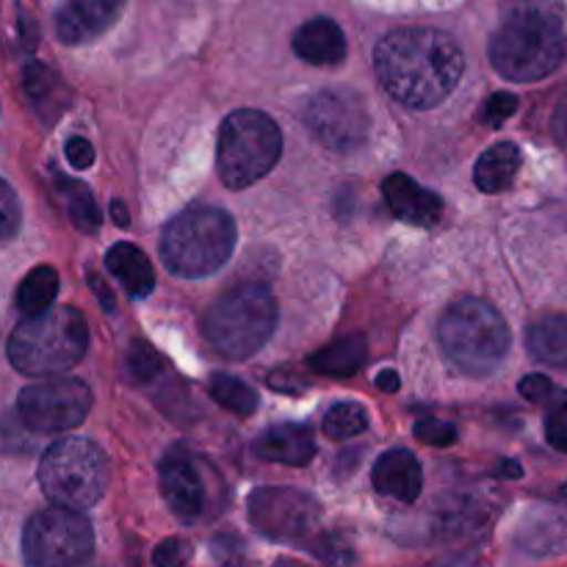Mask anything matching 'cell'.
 I'll return each instance as SVG.
<instances>
[{
  "label": "cell",
  "instance_id": "obj_1",
  "mask_svg": "<svg viewBox=\"0 0 567 567\" xmlns=\"http://www.w3.org/2000/svg\"><path fill=\"white\" fill-rule=\"evenodd\" d=\"M374 70L396 103L426 111L457 89L465 55L460 44L437 28H396L377 44Z\"/></svg>",
  "mask_w": 567,
  "mask_h": 567
},
{
  "label": "cell",
  "instance_id": "obj_2",
  "mask_svg": "<svg viewBox=\"0 0 567 567\" xmlns=\"http://www.w3.org/2000/svg\"><path fill=\"white\" fill-rule=\"evenodd\" d=\"M491 37V64L507 81L535 83L559 70L567 53L563 0H502Z\"/></svg>",
  "mask_w": 567,
  "mask_h": 567
},
{
  "label": "cell",
  "instance_id": "obj_3",
  "mask_svg": "<svg viewBox=\"0 0 567 567\" xmlns=\"http://www.w3.org/2000/svg\"><path fill=\"white\" fill-rule=\"evenodd\" d=\"M89 327L75 308H53L25 316L9 338L11 365L25 377H55L86 354Z\"/></svg>",
  "mask_w": 567,
  "mask_h": 567
},
{
  "label": "cell",
  "instance_id": "obj_4",
  "mask_svg": "<svg viewBox=\"0 0 567 567\" xmlns=\"http://www.w3.org/2000/svg\"><path fill=\"white\" fill-rule=\"evenodd\" d=\"M437 341L460 371L485 377L504 363L513 332L493 305L482 299H457L437 321Z\"/></svg>",
  "mask_w": 567,
  "mask_h": 567
},
{
  "label": "cell",
  "instance_id": "obj_5",
  "mask_svg": "<svg viewBox=\"0 0 567 567\" xmlns=\"http://www.w3.org/2000/svg\"><path fill=\"white\" fill-rule=\"evenodd\" d=\"M236 249V221L210 205L177 214L161 233V258L177 277H208L230 260Z\"/></svg>",
  "mask_w": 567,
  "mask_h": 567
},
{
  "label": "cell",
  "instance_id": "obj_6",
  "mask_svg": "<svg viewBox=\"0 0 567 567\" xmlns=\"http://www.w3.org/2000/svg\"><path fill=\"white\" fill-rule=\"evenodd\" d=\"M205 338L227 360H247L277 330V302L260 282H244L221 293L205 313Z\"/></svg>",
  "mask_w": 567,
  "mask_h": 567
},
{
  "label": "cell",
  "instance_id": "obj_7",
  "mask_svg": "<svg viewBox=\"0 0 567 567\" xmlns=\"http://www.w3.org/2000/svg\"><path fill=\"white\" fill-rule=\"evenodd\" d=\"M282 155V133L269 114L233 111L219 127L216 166L227 188H247L269 175Z\"/></svg>",
  "mask_w": 567,
  "mask_h": 567
},
{
  "label": "cell",
  "instance_id": "obj_8",
  "mask_svg": "<svg viewBox=\"0 0 567 567\" xmlns=\"http://www.w3.org/2000/svg\"><path fill=\"white\" fill-rule=\"evenodd\" d=\"M105 482H109L105 454L83 437H61L42 454L39 463V485L55 507L78 509V513L94 507L105 493Z\"/></svg>",
  "mask_w": 567,
  "mask_h": 567
},
{
  "label": "cell",
  "instance_id": "obj_9",
  "mask_svg": "<svg viewBox=\"0 0 567 567\" xmlns=\"http://www.w3.org/2000/svg\"><path fill=\"white\" fill-rule=\"evenodd\" d=\"M92 524L78 509H44L33 515L22 532V557L33 567L83 565L92 559Z\"/></svg>",
  "mask_w": 567,
  "mask_h": 567
},
{
  "label": "cell",
  "instance_id": "obj_10",
  "mask_svg": "<svg viewBox=\"0 0 567 567\" xmlns=\"http://www.w3.org/2000/svg\"><path fill=\"white\" fill-rule=\"evenodd\" d=\"M305 125L324 147L352 153L369 142L371 116L363 97L352 89H324L308 100Z\"/></svg>",
  "mask_w": 567,
  "mask_h": 567
},
{
  "label": "cell",
  "instance_id": "obj_11",
  "mask_svg": "<svg viewBox=\"0 0 567 567\" xmlns=\"http://www.w3.org/2000/svg\"><path fill=\"white\" fill-rule=\"evenodd\" d=\"M17 410L28 430L59 435L83 424L92 410V391L81 380L37 382L20 393Z\"/></svg>",
  "mask_w": 567,
  "mask_h": 567
},
{
  "label": "cell",
  "instance_id": "obj_12",
  "mask_svg": "<svg viewBox=\"0 0 567 567\" xmlns=\"http://www.w3.org/2000/svg\"><path fill=\"white\" fill-rule=\"evenodd\" d=\"M249 520L271 540H305L319 520V504L291 487H260L249 496Z\"/></svg>",
  "mask_w": 567,
  "mask_h": 567
},
{
  "label": "cell",
  "instance_id": "obj_13",
  "mask_svg": "<svg viewBox=\"0 0 567 567\" xmlns=\"http://www.w3.org/2000/svg\"><path fill=\"white\" fill-rule=\"evenodd\" d=\"M161 493L172 513L183 520H197L210 507L208 476L199 460L172 452L161 463Z\"/></svg>",
  "mask_w": 567,
  "mask_h": 567
},
{
  "label": "cell",
  "instance_id": "obj_14",
  "mask_svg": "<svg viewBox=\"0 0 567 567\" xmlns=\"http://www.w3.org/2000/svg\"><path fill=\"white\" fill-rule=\"evenodd\" d=\"M125 3L127 0H64L55 11V33L70 48L94 42L120 20Z\"/></svg>",
  "mask_w": 567,
  "mask_h": 567
},
{
  "label": "cell",
  "instance_id": "obj_15",
  "mask_svg": "<svg viewBox=\"0 0 567 567\" xmlns=\"http://www.w3.org/2000/svg\"><path fill=\"white\" fill-rule=\"evenodd\" d=\"M382 197L399 221H408L413 227H435L443 216V199L402 172L385 177Z\"/></svg>",
  "mask_w": 567,
  "mask_h": 567
},
{
  "label": "cell",
  "instance_id": "obj_16",
  "mask_svg": "<svg viewBox=\"0 0 567 567\" xmlns=\"http://www.w3.org/2000/svg\"><path fill=\"white\" fill-rule=\"evenodd\" d=\"M371 485L380 496L396 498L402 504H413L424 487V471H421L419 457L408 449H393L385 452L374 463L371 471Z\"/></svg>",
  "mask_w": 567,
  "mask_h": 567
},
{
  "label": "cell",
  "instance_id": "obj_17",
  "mask_svg": "<svg viewBox=\"0 0 567 567\" xmlns=\"http://www.w3.org/2000/svg\"><path fill=\"white\" fill-rule=\"evenodd\" d=\"M347 37L330 17H313L293 33V53L313 66H338L347 59Z\"/></svg>",
  "mask_w": 567,
  "mask_h": 567
},
{
  "label": "cell",
  "instance_id": "obj_18",
  "mask_svg": "<svg viewBox=\"0 0 567 567\" xmlns=\"http://www.w3.org/2000/svg\"><path fill=\"white\" fill-rule=\"evenodd\" d=\"M255 452L269 463L299 468V465H308L316 454L313 432L302 424H277L258 437Z\"/></svg>",
  "mask_w": 567,
  "mask_h": 567
},
{
  "label": "cell",
  "instance_id": "obj_19",
  "mask_svg": "<svg viewBox=\"0 0 567 567\" xmlns=\"http://www.w3.org/2000/svg\"><path fill=\"white\" fill-rule=\"evenodd\" d=\"M105 266L111 275L122 282L133 299H144L153 293L155 288V271L147 255L136 247V244L120 241L105 252Z\"/></svg>",
  "mask_w": 567,
  "mask_h": 567
},
{
  "label": "cell",
  "instance_id": "obj_20",
  "mask_svg": "<svg viewBox=\"0 0 567 567\" xmlns=\"http://www.w3.org/2000/svg\"><path fill=\"white\" fill-rule=\"evenodd\" d=\"M520 164H524V155L515 142H498L491 150L480 155L474 169V183L480 186V192L485 194H502L518 177Z\"/></svg>",
  "mask_w": 567,
  "mask_h": 567
},
{
  "label": "cell",
  "instance_id": "obj_21",
  "mask_svg": "<svg viewBox=\"0 0 567 567\" xmlns=\"http://www.w3.org/2000/svg\"><path fill=\"white\" fill-rule=\"evenodd\" d=\"M526 347L537 363L567 369V313H546L532 321Z\"/></svg>",
  "mask_w": 567,
  "mask_h": 567
},
{
  "label": "cell",
  "instance_id": "obj_22",
  "mask_svg": "<svg viewBox=\"0 0 567 567\" xmlns=\"http://www.w3.org/2000/svg\"><path fill=\"white\" fill-rule=\"evenodd\" d=\"M365 354H369V349H365L363 338L349 336V338H341V341L330 343V347H324L321 352L310 354L308 365L327 377H352L363 369Z\"/></svg>",
  "mask_w": 567,
  "mask_h": 567
},
{
  "label": "cell",
  "instance_id": "obj_23",
  "mask_svg": "<svg viewBox=\"0 0 567 567\" xmlns=\"http://www.w3.org/2000/svg\"><path fill=\"white\" fill-rule=\"evenodd\" d=\"M25 92L31 103L44 114V120H55L66 109V89L55 72L42 64L25 66Z\"/></svg>",
  "mask_w": 567,
  "mask_h": 567
},
{
  "label": "cell",
  "instance_id": "obj_24",
  "mask_svg": "<svg viewBox=\"0 0 567 567\" xmlns=\"http://www.w3.org/2000/svg\"><path fill=\"white\" fill-rule=\"evenodd\" d=\"M55 186H59V194L64 197L72 225L81 233H86V236H94L100 225H103V214H100V205L94 203L92 192L83 183L64 175H55Z\"/></svg>",
  "mask_w": 567,
  "mask_h": 567
},
{
  "label": "cell",
  "instance_id": "obj_25",
  "mask_svg": "<svg viewBox=\"0 0 567 567\" xmlns=\"http://www.w3.org/2000/svg\"><path fill=\"white\" fill-rule=\"evenodd\" d=\"M59 297V275L53 266H37L25 275L17 288V310L22 316H33L48 310Z\"/></svg>",
  "mask_w": 567,
  "mask_h": 567
},
{
  "label": "cell",
  "instance_id": "obj_26",
  "mask_svg": "<svg viewBox=\"0 0 567 567\" xmlns=\"http://www.w3.org/2000/svg\"><path fill=\"white\" fill-rule=\"evenodd\" d=\"M208 393L219 408L230 410L236 415H252L258 410V393L247 385V382L236 380L230 374L210 377Z\"/></svg>",
  "mask_w": 567,
  "mask_h": 567
},
{
  "label": "cell",
  "instance_id": "obj_27",
  "mask_svg": "<svg viewBox=\"0 0 567 567\" xmlns=\"http://www.w3.org/2000/svg\"><path fill=\"white\" fill-rule=\"evenodd\" d=\"M365 426H369V415L354 402L332 404L324 415V432L332 441H352L360 432H365Z\"/></svg>",
  "mask_w": 567,
  "mask_h": 567
},
{
  "label": "cell",
  "instance_id": "obj_28",
  "mask_svg": "<svg viewBox=\"0 0 567 567\" xmlns=\"http://www.w3.org/2000/svg\"><path fill=\"white\" fill-rule=\"evenodd\" d=\"M520 396L529 399L532 404H540V408L546 410H554V408H563L567 404V391L565 388H559L557 382L548 380L546 374H529L520 380L518 385Z\"/></svg>",
  "mask_w": 567,
  "mask_h": 567
},
{
  "label": "cell",
  "instance_id": "obj_29",
  "mask_svg": "<svg viewBox=\"0 0 567 567\" xmlns=\"http://www.w3.org/2000/svg\"><path fill=\"white\" fill-rule=\"evenodd\" d=\"M20 225H22L20 199H17L14 188L0 177V244L11 241V238L20 233Z\"/></svg>",
  "mask_w": 567,
  "mask_h": 567
},
{
  "label": "cell",
  "instance_id": "obj_30",
  "mask_svg": "<svg viewBox=\"0 0 567 567\" xmlns=\"http://www.w3.org/2000/svg\"><path fill=\"white\" fill-rule=\"evenodd\" d=\"M161 371V358L144 343H133L127 354V374L133 382H150Z\"/></svg>",
  "mask_w": 567,
  "mask_h": 567
},
{
  "label": "cell",
  "instance_id": "obj_31",
  "mask_svg": "<svg viewBox=\"0 0 567 567\" xmlns=\"http://www.w3.org/2000/svg\"><path fill=\"white\" fill-rule=\"evenodd\" d=\"M415 437L426 446H452L457 441V426L449 424V421L424 419L415 424Z\"/></svg>",
  "mask_w": 567,
  "mask_h": 567
},
{
  "label": "cell",
  "instance_id": "obj_32",
  "mask_svg": "<svg viewBox=\"0 0 567 567\" xmlns=\"http://www.w3.org/2000/svg\"><path fill=\"white\" fill-rule=\"evenodd\" d=\"M515 111H518V97H515V94H509V92H498V94H493L491 100H487L485 122H487V125L498 127V125H504V122H507L509 116L515 114Z\"/></svg>",
  "mask_w": 567,
  "mask_h": 567
},
{
  "label": "cell",
  "instance_id": "obj_33",
  "mask_svg": "<svg viewBox=\"0 0 567 567\" xmlns=\"http://www.w3.org/2000/svg\"><path fill=\"white\" fill-rule=\"evenodd\" d=\"M546 441L557 452H567V404L548 410L546 415Z\"/></svg>",
  "mask_w": 567,
  "mask_h": 567
},
{
  "label": "cell",
  "instance_id": "obj_34",
  "mask_svg": "<svg viewBox=\"0 0 567 567\" xmlns=\"http://www.w3.org/2000/svg\"><path fill=\"white\" fill-rule=\"evenodd\" d=\"M66 161H70L72 169H89L94 164V147L81 136H72L64 147Z\"/></svg>",
  "mask_w": 567,
  "mask_h": 567
},
{
  "label": "cell",
  "instance_id": "obj_35",
  "mask_svg": "<svg viewBox=\"0 0 567 567\" xmlns=\"http://www.w3.org/2000/svg\"><path fill=\"white\" fill-rule=\"evenodd\" d=\"M186 546L181 540H164L153 554V563L161 567H172V565H183L186 563Z\"/></svg>",
  "mask_w": 567,
  "mask_h": 567
},
{
  "label": "cell",
  "instance_id": "obj_36",
  "mask_svg": "<svg viewBox=\"0 0 567 567\" xmlns=\"http://www.w3.org/2000/svg\"><path fill=\"white\" fill-rule=\"evenodd\" d=\"M399 385H402V380H399V374L393 369H385L382 374H377V388L385 393H396Z\"/></svg>",
  "mask_w": 567,
  "mask_h": 567
},
{
  "label": "cell",
  "instance_id": "obj_37",
  "mask_svg": "<svg viewBox=\"0 0 567 567\" xmlns=\"http://www.w3.org/2000/svg\"><path fill=\"white\" fill-rule=\"evenodd\" d=\"M111 210H114V221L120 227L127 225V216H125V205L122 203H111Z\"/></svg>",
  "mask_w": 567,
  "mask_h": 567
},
{
  "label": "cell",
  "instance_id": "obj_38",
  "mask_svg": "<svg viewBox=\"0 0 567 567\" xmlns=\"http://www.w3.org/2000/svg\"><path fill=\"white\" fill-rule=\"evenodd\" d=\"M502 474L509 476V480H518V476H520V465L518 463H504L502 465Z\"/></svg>",
  "mask_w": 567,
  "mask_h": 567
},
{
  "label": "cell",
  "instance_id": "obj_39",
  "mask_svg": "<svg viewBox=\"0 0 567 567\" xmlns=\"http://www.w3.org/2000/svg\"><path fill=\"white\" fill-rule=\"evenodd\" d=\"M563 496H567V487H565V491H563Z\"/></svg>",
  "mask_w": 567,
  "mask_h": 567
}]
</instances>
